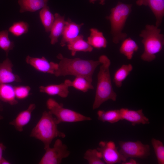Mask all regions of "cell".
Segmentation results:
<instances>
[{"label": "cell", "instance_id": "cell-1", "mask_svg": "<svg viewBox=\"0 0 164 164\" xmlns=\"http://www.w3.org/2000/svg\"><path fill=\"white\" fill-rule=\"evenodd\" d=\"M57 57L60 61L54 74L57 77L71 75L75 77H85L92 79L95 69L101 64L99 60H85L79 58L70 59L63 57L60 53Z\"/></svg>", "mask_w": 164, "mask_h": 164}, {"label": "cell", "instance_id": "cell-2", "mask_svg": "<svg viewBox=\"0 0 164 164\" xmlns=\"http://www.w3.org/2000/svg\"><path fill=\"white\" fill-rule=\"evenodd\" d=\"M101 63L97 76V83L92 109L98 108L105 101L111 100L115 101L117 95L114 91L111 81L109 67L111 62L105 55H102L98 60Z\"/></svg>", "mask_w": 164, "mask_h": 164}, {"label": "cell", "instance_id": "cell-3", "mask_svg": "<svg viewBox=\"0 0 164 164\" xmlns=\"http://www.w3.org/2000/svg\"><path fill=\"white\" fill-rule=\"evenodd\" d=\"M58 124L55 117L49 111H45L30 133V136L41 141L44 149L50 147L53 139L57 137L64 138L65 134L58 128Z\"/></svg>", "mask_w": 164, "mask_h": 164}, {"label": "cell", "instance_id": "cell-4", "mask_svg": "<svg viewBox=\"0 0 164 164\" xmlns=\"http://www.w3.org/2000/svg\"><path fill=\"white\" fill-rule=\"evenodd\" d=\"M158 27L154 25L147 24L139 34L142 38L141 42L144 47L141 58L144 61L151 62L154 60L156 55L163 48L164 36Z\"/></svg>", "mask_w": 164, "mask_h": 164}, {"label": "cell", "instance_id": "cell-5", "mask_svg": "<svg viewBox=\"0 0 164 164\" xmlns=\"http://www.w3.org/2000/svg\"><path fill=\"white\" fill-rule=\"evenodd\" d=\"M132 4H125L118 1L116 6L111 9V13L106 18L111 25V33L113 42L118 43L127 37V34L122 30L127 19L132 12Z\"/></svg>", "mask_w": 164, "mask_h": 164}, {"label": "cell", "instance_id": "cell-6", "mask_svg": "<svg viewBox=\"0 0 164 164\" xmlns=\"http://www.w3.org/2000/svg\"><path fill=\"white\" fill-rule=\"evenodd\" d=\"M48 109L55 117L58 124L61 122L73 123L91 120L90 117L77 111L65 108L55 99L49 98L46 102Z\"/></svg>", "mask_w": 164, "mask_h": 164}, {"label": "cell", "instance_id": "cell-7", "mask_svg": "<svg viewBox=\"0 0 164 164\" xmlns=\"http://www.w3.org/2000/svg\"><path fill=\"white\" fill-rule=\"evenodd\" d=\"M45 150V152L39 164H59L70 154L67 146L60 139L56 140L53 147H50Z\"/></svg>", "mask_w": 164, "mask_h": 164}, {"label": "cell", "instance_id": "cell-8", "mask_svg": "<svg viewBox=\"0 0 164 164\" xmlns=\"http://www.w3.org/2000/svg\"><path fill=\"white\" fill-rule=\"evenodd\" d=\"M120 152L126 159L128 158L144 159L150 155V146L141 141H120Z\"/></svg>", "mask_w": 164, "mask_h": 164}, {"label": "cell", "instance_id": "cell-9", "mask_svg": "<svg viewBox=\"0 0 164 164\" xmlns=\"http://www.w3.org/2000/svg\"><path fill=\"white\" fill-rule=\"evenodd\" d=\"M97 149L101 154L105 163L114 164L126 161L127 159L118 150L114 142L112 141H101Z\"/></svg>", "mask_w": 164, "mask_h": 164}, {"label": "cell", "instance_id": "cell-10", "mask_svg": "<svg viewBox=\"0 0 164 164\" xmlns=\"http://www.w3.org/2000/svg\"><path fill=\"white\" fill-rule=\"evenodd\" d=\"M26 63L37 71L54 74L58 67V63L49 62L45 57H33L27 56L26 58Z\"/></svg>", "mask_w": 164, "mask_h": 164}, {"label": "cell", "instance_id": "cell-11", "mask_svg": "<svg viewBox=\"0 0 164 164\" xmlns=\"http://www.w3.org/2000/svg\"><path fill=\"white\" fill-rule=\"evenodd\" d=\"M121 120H125L134 126L136 125L148 124L150 123L149 118L143 112L142 109L137 110L123 108L119 109Z\"/></svg>", "mask_w": 164, "mask_h": 164}, {"label": "cell", "instance_id": "cell-12", "mask_svg": "<svg viewBox=\"0 0 164 164\" xmlns=\"http://www.w3.org/2000/svg\"><path fill=\"white\" fill-rule=\"evenodd\" d=\"M136 3L139 6H148L155 18V26L161 25L164 16V0H136Z\"/></svg>", "mask_w": 164, "mask_h": 164}, {"label": "cell", "instance_id": "cell-13", "mask_svg": "<svg viewBox=\"0 0 164 164\" xmlns=\"http://www.w3.org/2000/svg\"><path fill=\"white\" fill-rule=\"evenodd\" d=\"M13 67L12 62L7 57L0 63V84L21 82L20 77L13 73Z\"/></svg>", "mask_w": 164, "mask_h": 164}, {"label": "cell", "instance_id": "cell-14", "mask_svg": "<svg viewBox=\"0 0 164 164\" xmlns=\"http://www.w3.org/2000/svg\"><path fill=\"white\" fill-rule=\"evenodd\" d=\"M84 24L83 23L77 24L69 19L66 21L60 45L63 47L77 38L79 35L80 29Z\"/></svg>", "mask_w": 164, "mask_h": 164}, {"label": "cell", "instance_id": "cell-15", "mask_svg": "<svg viewBox=\"0 0 164 164\" xmlns=\"http://www.w3.org/2000/svg\"><path fill=\"white\" fill-rule=\"evenodd\" d=\"M36 107L35 104H30L27 109L20 111L9 124L13 126L17 131L22 132L24 127L30 121L32 112Z\"/></svg>", "mask_w": 164, "mask_h": 164}, {"label": "cell", "instance_id": "cell-16", "mask_svg": "<svg viewBox=\"0 0 164 164\" xmlns=\"http://www.w3.org/2000/svg\"><path fill=\"white\" fill-rule=\"evenodd\" d=\"M54 20L51 27L49 38L50 43L54 45L58 42V38L63 34L66 23L64 16L58 13L54 14Z\"/></svg>", "mask_w": 164, "mask_h": 164}, {"label": "cell", "instance_id": "cell-17", "mask_svg": "<svg viewBox=\"0 0 164 164\" xmlns=\"http://www.w3.org/2000/svg\"><path fill=\"white\" fill-rule=\"evenodd\" d=\"M69 87L64 82L59 84H52L39 87L40 92L50 96L57 95L61 97H67L69 94Z\"/></svg>", "mask_w": 164, "mask_h": 164}, {"label": "cell", "instance_id": "cell-18", "mask_svg": "<svg viewBox=\"0 0 164 164\" xmlns=\"http://www.w3.org/2000/svg\"><path fill=\"white\" fill-rule=\"evenodd\" d=\"M64 82L69 87H73L84 93L87 92L89 90L94 89L92 84V79L85 77H76L72 81L66 79Z\"/></svg>", "mask_w": 164, "mask_h": 164}, {"label": "cell", "instance_id": "cell-19", "mask_svg": "<svg viewBox=\"0 0 164 164\" xmlns=\"http://www.w3.org/2000/svg\"><path fill=\"white\" fill-rule=\"evenodd\" d=\"M67 46L73 56H75L78 52H91L93 48L84 39L83 36L81 35H79L75 39L68 43Z\"/></svg>", "mask_w": 164, "mask_h": 164}, {"label": "cell", "instance_id": "cell-20", "mask_svg": "<svg viewBox=\"0 0 164 164\" xmlns=\"http://www.w3.org/2000/svg\"><path fill=\"white\" fill-rule=\"evenodd\" d=\"M49 0H18L21 13L29 12H34L43 8L47 4Z\"/></svg>", "mask_w": 164, "mask_h": 164}, {"label": "cell", "instance_id": "cell-21", "mask_svg": "<svg viewBox=\"0 0 164 164\" xmlns=\"http://www.w3.org/2000/svg\"><path fill=\"white\" fill-rule=\"evenodd\" d=\"M0 100L12 105L17 104L14 87L9 84H0Z\"/></svg>", "mask_w": 164, "mask_h": 164}, {"label": "cell", "instance_id": "cell-22", "mask_svg": "<svg viewBox=\"0 0 164 164\" xmlns=\"http://www.w3.org/2000/svg\"><path fill=\"white\" fill-rule=\"evenodd\" d=\"M90 30V35L87 41L88 43L93 48L97 49L106 48L108 42L103 33L96 28H91Z\"/></svg>", "mask_w": 164, "mask_h": 164}, {"label": "cell", "instance_id": "cell-23", "mask_svg": "<svg viewBox=\"0 0 164 164\" xmlns=\"http://www.w3.org/2000/svg\"><path fill=\"white\" fill-rule=\"evenodd\" d=\"M122 41L119 49L120 52L127 59L131 60L134 53L138 50V46L137 43L130 37L126 38Z\"/></svg>", "mask_w": 164, "mask_h": 164}, {"label": "cell", "instance_id": "cell-24", "mask_svg": "<svg viewBox=\"0 0 164 164\" xmlns=\"http://www.w3.org/2000/svg\"><path fill=\"white\" fill-rule=\"evenodd\" d=\"M133 69L131 64L122 65L115 72L113 81L117 87H121L123 82L126 78Z\"/></svg>", "mask_w": 164, "mask_h": 164}, {"label": "cell", "instance_id": "cell-25", "mask_svg": "<svg viewBox=\"0 0 164 164\" xmlns=\"http://www.w3.org/2000/svg\"><path fill=\"white\" fill-rule=\"evenodd\" d=\"M97 114L98 119L104 122H107L113 124L121 120L119 109L107 111L99 110Z\"/></svg>", "mask_w": 164, "mask_h": 164}, {"label": "cell", "instance_id": "cell-26", "mask_svg": "<svg viewBox=\"0 0 164 164\" xmlns=\"http://www.w3.org/2000/svg\"><path fill=\"white\" fill-rule=\"evenodd\" d=\"M39 16L46 32H50L54 21V15L51 12L47 4L41 9Z\"/></svg>", "mask_w": 164, "mask_h": 164}, {"label": "cell", "instance_id": "cell-27", "mask_svg": "<svg viewBox=\"0 0 164 164\" xmlns=\"http://www.w3.org/2000/svg\"><path fill=\"white\" fill-rule=\"evenodd\" d=\"M84 159L89 164H105L102 159L100 152L96 149H89L85 152Z\"/></svg>", "mask_w": 164, "mask_h": 164}, {"label": "cell", "instance_id": "cell-28", "mask_svg": "<svg viewBox=\"0 0 164 164\" xmlns=\"http://www.w3.org/2000/svg\"><path fill=\"white\" fill-rule=\"evenodd\" d=\"M14 43L9 37V31L7 30L0 31V48L4 50L7 57L9 51L12 50Z\"/></svg>", "mask_w": 164, "mask_h": 164}, {"label": "cell", "instance_id": "cell-29", "mask_svg": "<svg viewBox=\"0 0 164 164\" xmlns=\"http://www.w3.org/2000/svg\"><path fill=\"white\" fill-rule=\"evenodd\" d=\"M29 26V24L24 21L15 22L9 27L8 31L13 36L19 37L27 33Z\"/></svg>", "mask_w": 164, "mask_h": 164}, {"label": "cell", "instance_id": "cell-30", "mask_svg": "<svg viewBox=\"0 0 164 164\" xmlns=\"http://www.w3.org/2000/svg\"><path fill=\"white\" fill-rule=\"evenodd\" d=\"M151 143L159 164H164V145L162 142L159 140L152 138Z\"/></svg>", "mask_w": 164, "mask_h": 164}, {"label": "cell", "instance_id": "cell-31", "mask_svg": "<svg viewBox=\"0 0 164 164\" xmlns=\"http://www.w3.org/2000/svg\"><path fill=\"white\" fill-rule=\"evenodd\" d=\"M14 88L15 95L17 99H24L29 95L31 88L28 86H15Z\"/></svg>", "mask_w": 164, "mask_h": 164}, {"label": "cell", "instance_id": "cell-32", "mask_svg": "<svg viewBox=\"0 0 164 164\" xmlns=\"http://www.w3.org/2000/svg\"><path fill=\"white\" fill-rule=\"evenodd\" d=\"M6 147L2 143L0 142V161L2 157V154L3 151H5Z\"/></svg>", "mask_w": 164, "mask_h": 164}, {"label": "cell", "instance_id": "cell-33", "mask_svg": "<svg viewBox=\"0 0 164 164\" xmlns=\"http://www.w3.org/2000/svg\"><path fill=\"white\" fill-rule=\"evenodd\" d=\"M122 164H138V163L133 158H131L128 161H126L124 162L121 163Z\"/></svg>", "mask_w": 164, "mask_h": 164}, {"label": "cell", "instance_id": "cell-34", "mask_svg": "<svg viewBox=\"0 0 164 164\" xmlns=\"http://www.w3.org/2000/svg\"><path fill=\"white\" fill-rule=\"evenodd\" d=\"M97 1H99L100 4L104 5L105 4V0H89L90 2L93 4Z\"/></svg>", "mask_w": 164, "mask_h": 164}, {"label": "cell", "instance_id": "cell-35", "mask_svg": "<svg viewBox=\"0 0 164 164\" xmlns=\"http://www.w3.org/2000/svg\"><path fill=\"white\" fill-rule=\"evenodd\" d=\"M10 163V162L3 157L0 161V164H9Z\"/></svg>", "mask_w": 164, "mask_h": 164}, {"label": "cell", "instance_id": "cell-36", "mask_svg": "<svg viewBox=\"0 0 164 164\" xmlns=\"http://www.w3.org/2000/svg\"><path fill=\"white\" fill-rule=\"evenodd\" d=\"M2 110V105L0 102V112ZM3 118V117L1 115L0 113V120L2 119Z\"/></svg>", "mask_w": 164, "mask_h": 164}]
</instances>
